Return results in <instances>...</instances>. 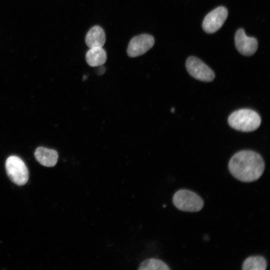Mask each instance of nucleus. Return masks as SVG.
<instances>
[{"label": "nucleus", "mask_w": 270, "mask_h": 270, "mask_svg": "<svg viewBox=\"0 0 270 270\" xmlns=\"http://www.w3.org/2000/svg\"><path fill=\"white\" fill-rule=\"evenodd\" d=\"M228 170L232 176L243 182L258 180L264 170V162L258 153L249 150L235 154L228 162Z\"/></svg>", "instance_id": "f257e3e1"}, {"label": "nucleus", "mask_w": 270, "mask_h": 270, "mask_svg": "<svg viewBox=\"0 0 270 270\" xmlns=\"http://www.w3.org/2000/svg\"><path fill=\"white\" fill-rule=\"evenodd\" d=\"M228 122L229 125L236 130L250 132L258 128L261 118L256 111L242 108L232 112L228 116Z\"/></svg>", "instance_id": "f03ea898"}, {"label": "nucleus", "mask_w": 270, "mask_h": 270, "mask_svg": "<svg viewBox=\"0 0 270 270\" xmlns=\"http://www.w3.org/2000/svg\"><path fill=\"white\" fill-rule=\"evenodd\" d=\"M172 202L178 209L187 212H199L204 204L203 200L198 194L186 189L176 192Z\"/></svg>", "instance_id": "7ed1b4c3"}, {"label": "nucleus", "mask_w": 270, "mask_h": 270, "mask_svg": "<svg viewBox=\"0 0 270 270\" xmlns=\"http://www.w3.org/2000/svg\"><path fill=\"white\" fill-rule=\"evenodd\" d=\"M6 169L10 179L14 184L22 186L28 180V171L24 161L16 156H9L6 162Z\"/></svg>", "instance_id": "20e7f679"}, {"label": "nucleus", "mask_w": 270, "mask_h": 270, "mask_svg": "<svg viewBox=\"0 0 270 270\" xmlns=\"http://www.w3.org/2000/svg\"><path fill=\"white\" fill-rule=\"evenodd\" d=\"M186 66L189 74L196 80L209 82L214 78V73L212 70L196 57H188Z\"/></svg>", "instance_id": "39448f33"}, {"label": "nucleus", "mask_w": 270, "mask_h": 270, "mask_svg": "<svg viewBox=\"0 0 270 270\" xmlns=\"http://www.w3.org/2000/svg\"><path fill=\"white\" fill-rule=\"evenodd\" d=\"M228 16L226 8L220 6L210 12L203 20L202 26L205 32L212 34L218 31L224 24Z\"/></svg>", "instance_id": "423d86ee"}, {"label": "nucleus", "mask_w": 270, "mask_h": 270, "mask_svg": "<svg viewBox=\"0 0 270 270\" xmlns=\"http://www.w3.org/2000/svg\"><path fill=\"white\" fill-rule=\"evenodd\" d=\"M154 44V38L148 34H142L132 38L127 48L128 55L131 58L144 54Z\"/></svg>", "instance_id": "0eeeda50"}, {"label": "nucleus", "mask_w": 270, "mask_h": 270, "mask_svg": "<svg viewBox=\"0 0 270 270\" xmlns=\"http://www.w3.org/2000/svg\"><path fill=\"white\" fill-rule=\"evenodd\" d=\"M234 42L237 50L244 56H252L257 50V40L255 38L247 36L243 28H239L236 32Z\"/></svg>", "instance_id": "6e6552de"}, {"label": "nucleus", "mask_w": 270, "mask_h": 270, "mask_svg": "<svg viewBox=\"0 0 270 270\" xmlns=\"http://www.w3.org/2000/svg\"><path fill=\"white\" fill-rule=\"evenodd\" d=\"M58 156L56 150L42 146L38 148L34 152V156L38 162L47 167L54 166L58 162Z\"/></svg>", "instance_id": "1a4fd4ad"}, {"label": "nucleus", "mask_w": 270, "mask_h": 270, "mask_svg": "<svg viewBox=\"0 0 270 270\" xmlns=\"http://www.w3.org/2000/svg\"><path fill=\"white\" fill-rule=\"evenodd\" d=\"M86 43L89 48L102 47L106 42V34L100 26L92 27L86 36Z\"/></svg>", "instance_id": "9d476101"}, {"label": "nucleus", "mask_w": 270, "mask_h": 270, "mask_svg": "<svg viewBox=\"0 0 270 270\" xmlns=\"http://www.w3.org/2000/svg\"><path fill=\"white\" fill-rule=\"evenodd\" d=\"M86 60L91 66H100L106 60V54L102 47L90 48L86 54Z\"/></svg>", "instance_id": "9b49d317"}, {"label": "nucleus", "mask_w": 270, "mask_h": 270, "mask_svg": "<svg viewBox=\"0 0 270 270\" xmlns=\"http://www.w3.org/2000/svg\"><path fill=\"white\" fill-rule=\"evenodd\" d=\"M267 268L266 261L260 256L248 258L242 264L243 270H265Z\"/></svg>", "instance_id": "f8f14e48"}, {"label": "nucleus", "mask_w": 270, "mask_h": 270, "mask_svg": "<svg viewBox=\"0 0 270 270\" xmlns=\"http://www.w3.org/2000/svg\"><path fill=\"white\" fill-rule=\"evenodd\" d=\"M170 269L163 261L156 258L146 260L140 264L138 268L140 270H168Z\"/></svg>", "instance_id": "ddd939ff"}, {"label": "nucleus", "mask_w": 270, "mask_h": 270, "mask_svg": "<svg viewBox=\"0 0 270 270\" xmlns=\"http://www.w3.org/2000/svg\"><path fill=\"white\" fill-rule=\"evenodd\" d=\"M98 70H100V72H99L98 73V74L99 75H100V74H102L104 71H105V68L104 66H101L99 69Z\"/></svg>", "instance_id": "4468645a"}, {"label": "nucleus", "mask_w": 270, "mask_h": 270, "mask_svg": "<svg viewBox=\"0 0 270 270\" xmlns=\"http://www.w3.org/2000/svg\"><path fill=\"white\" fill-rule=\"evenodd\" d=\"M171 112H174V108H172V110H171Z\"/></svg>", "instance_id": "2eb2a0df"}]
</instances>
